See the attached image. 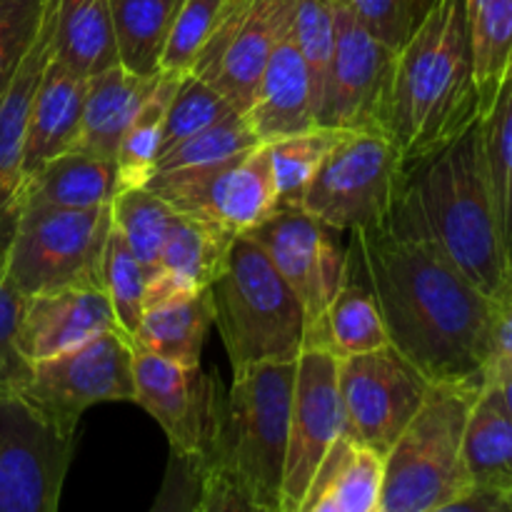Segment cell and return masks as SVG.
I'll return each instance as SVG.
<instances>
[{"label":"cell","mask_w":512,"mask_h":512,"mask_svg":"<svg viewBox=\"0 0 512 512\" xmlns=\"http://www.w3.org/2000/svg\"><path fill=\"white\" fill-rule=\"evenodd\" d=\"M480 383H435L383 458L380 512H435L470 490L463 433Z\"/></svg>","instance_id":"obj_6"},{"label":"cell","mask_w":512,"mask_h":512,"mask_svg":"<svg viewBox=\"0 0 512 512\" xmlns=\"http://www.w3.org/2000/svg\"><path fill=\"white\" fill-rule=\"evenodd\" d=\"M512 375V270L503 288L490 298L488 350H485L483 385Z\"/></svg>","instance_id":"obj_45"},{"label":"cell","mask_w":512,"mask_h":512,"mask_svg":"<svg viewBox=\"0 0 512 512\" xmlns=\"http://www.w3.org/2000/svg\"><path fill=\"white\" fill-rule=\"evenodd\" d=\"M383 455L353 443H335L295 512H380Z\"/></svg>","instance_id":"obj_24"},{"label":"cell","mask_w":512,"mask_h":512,"mask_svg":"<svg viewBox=\"0 0 512 512\" xmlns=\"http://www.w3.org/2000/svg\"><path fill=\"white\" fill-rule=\"evenodd\" d=\"M343 435L345 413L338 388V360L318 345H305L295 373L280 512L300 508L320 465Z\"/></svg>","instance_id":"obj_15"},{"label":"cell","mask_w":512,"mask_h":512,"mask_svg":"<svg viewBox=\"0 0 512 512\" xmlns=\"http://www.w3.org/2000/svg\"><path fill=\"white\" fill-rule=\"evenodd\" d=\"M465 15L475 85L485 108L512 70V0H465Z\"/></svg>","instance_id":"obj_32"},{"label":"cell","mask_w":512,"mask_h":512,"mask_svg":"<svg viewBox=\"0 0 512 512\" xmlns=\"http://www.w3.org/2000/svg\"><path fill=\"white\" fill-rule=\"evenodd\" d=\"M23 308L25 295L10 283L3 265H0V390L18 388L30 370L18 348Z\"/></svg>","instance_id":"obj_43"},{"label":"cell","mask_w":512,"mask_h":512,"mask_svg":"<svg viewBox=\"0 0 512 512\" xmlns=\"http://www.w3.org/2000/svg\"><path fill=\"white\" fill-rule=\"evenodd\" d=\"M183 0H110L115 53L128 73L160 75V58Z\"/></svg>","instance_id":"obj_30"},{"label":"cell","mask_w":512,"mask_h":512,"mask_svg":"<svg viewBox=\"0 0 512 512\" xmlns=\"http://www.w3.org/2000/svg\"><path fill=\"white\" fill-rule=\"evenodd\" d=\"M343 133L345 130L315 125L305 133L265 143L280 208H300L305 190L310 188L320 165Z\"/></svg>","instance_id":"obj_35"},{"label":"cell","mask_w":512,"mask_h":512,"mask_svg":"<svg viewBox=\"0 0 512 512\" xmlns=\"http://www.w3.org/2000/svg\"><path fill=\"white\" fill-rule=\"evenodd\" d=\"M465 0H438L395 58L388 138L403 175L480 118Z\"/></svg>","instance_id":"obj_3"},{"label":"cell","mask_w":512,"mask_h":512,"mask_svg":"<svg viewBox=\"0 0 512 512\" xmlns=\"http://www.w3.org/2000/svg\"><path fill=\"white\" fill-rule=\"evenodd\" d=\"M108 330L120 328L103 283L85 280L25 298L18 348L25 363L33 365L80 348Z\"/></svg>","instance_id":"obj_18"},{"label":"cell","mask_w":512,"mask_h":512,"mask_svg":"<svg viewBox=\"0 0 512 512\" xmlns=\"http://www.w3.org/2000/svg\"><path fill=\"white\" fill-rule=\"evenodd\" d=\"M145 188L170 203L175 213L230 238L250 235L280 208L265 145L200 173L153 175Z\"/></svg>","instance_id":"obj_11"},{"label":"cell","mask_w":512,"mask_h":512,"mask_svg":"<svg viewBox=\"0 0 512 512\" xmlns=\"http://www.w3.org/2000/svg\"><path fill=\"white\" fill-rule=\"evenodd\" d=\"M203 475V460L170 453L163 483L150 505V512H198Z\"/></svg>","instance_id":"obj_44"},{"label":"cell","mask_w":512,"mask_h":512,"mask_svg":"<svg viewBox=\"0 0 512 512\" xmlns=\"http://www.w3.org/2000/svg\"><path fill=\"white\" fill-rule=\"evenodd\" d=\"M233 113H238V110L228 103V98L220 90H215L198 75L183 73L178 78L173 98H170L168 113H165L163 150L173 148L180 140L220 123Z\"/></svg>","instance_id":"obj_39"},{"label":"cell","mask_w":512,"mask_h":512,"mask_svg":"<svg viewBox=\"0 0 512 512\" xmlns=\"http://www.w3.org/2000/svg\"><path fill=\"white\" fill-rule=\"evenodd\" d=\"M478 120L405 173L390 220L433 240L493 298L512 268L495 213Z\"/></svg>","instance_id":"obj_2"},{"label":"cell","mask_w":512,"mask_h":512,"mask_svg":"<svg viewBox=\"0 0 512 512\" xmlns=\"http://www.w3.org/2000/svg\"><path fill=\"white\" fill-rule=\"evenodd\" d=\"M73 453V428L0 390V512H58Z\"/></svg>","instance_id":"obj_9"},{"label":"cell","mask_w":512,"mask_h":512,"mask_svg":"<svg viewBox=\"0 0 512 512\" xmlns=\"http://www.w3.org/2000/svg\"><path fill=\"white\" fill-rule=\"evenodd\" d=\"M493 388L498 390L500 398H503V403L508 405V410L512 413V375H508V378L498 380V383H493Z\"/></svg>","instance_id":"obj_48"},{"label":"cell","mask_w":512,"mask_h":512,"mask_svg":"<svg viewBox=\"0 0 512 512\" xmlns=\"http://www.w3.org/2000/svg\"><path fill=\"white\" fill-rule=\"evenodd\" d=\"M338 388L345 435L385 458L425 403L433 383L388 345L338 360Z\"/></svg>","instance_id":"obj_12"},{"label":"cell","mask_w":512,"mask_h":512,"mask_svg":"<svg viewBox=\"0 0 512 512\" xmlns=\"http://www.w3.org/2000/svg\"><path fill=\"white\" fill-rule=\"evenodd\" d=\"M145 280H148V273L140 265V260L130 253V248L115 233V228H110L103 258H100V283L108 295L118 328L128 335L130 343H133L140 320H143Z\"/></svg>","instance_id":"obj_37"},{"label":"cell","mask_w":512,"mask_h":512,"mask_svg":"<svg viewBox=\"0 0 512 512\" xmlns=\"http://www.w3.org/2000/svg\"><path fill=\"white\" fill-rule=\"evenodd\" d=\"M360 23L378 40L398 53L420 20L428 13V0H345Z\"/></svg>","instance_id":"obj_42"},{"label":"cell","mask_w":512,"mask_h":512,"mask_svg":"<svg viewBox=\"0 0 512 512\" xmlns=\"http://www.w3.org/2000/svg\"><path fill=\"white\" fill-rule=\"evenodd\" d=\"M50 0H0V95L43 30Z\"/></svg>","instance_id":"obj_41"},{"label":"cell","mask_w":512,"mask_h":512,"mask_svg":"<svg viewBox=\"0 0 512 512\" xmlns=\"http://www.w3.org/2000/svg\"><path fill=\"white\" fill-rule=\"evenodd\" d=\"M53 55V0L43 30L0 95V263L23 208V153L35 93Z\"/></svg>","instance_id":"obj_19"},{"label":"cell","mask_w":512,"mask_h":512,"mask_svg":"<svg viewBox=\"0 0 512 512\" xmlns=\"http://www.w3.org/2000/svg\"><path fill=\"white\" fill-rule=\"evenodd\" d=\"M395 58L398 53L375 38L345 0H335V50L318 125L388 135Z\"/></svg>","instance_id":"obj_13"},{"label":"cell","mask_w":512,"mask_h":512,"mask_svg":"<svg viewBox=\"0 0 512 512\" xmlns=\"http://www.w3.org/2000/svg\"><path fill=\"white\" fill-rule=\"evenodd\" d=\"M115 198V163L68 150L25 183L23 208H108ZM20 208V210H23Z\"/></svg>","instance_id":"obj_26"},{"label":"cell","mask_w":512,"mask_h":512,"mask_svg":"<svg viewBox=\"0 0 512 512\" xmlns=\"http://www.w3.org/2000/svg\"><path fill=\"white\" fill-rule=\"evenodd\" d=\"M433 3H438V0H428V8H430V5H433Z\"/></svg>","instance_id":"obj_49"},{"label":"cell","mask_w":512,"mask_h":512,"mask_svg":"<svg viewBox=\"0 0 512 512\" xmlns=\"http://www.w3.org/2000/svg\"><path fill=\"white\" fill-rule=\"evenodd\" d=\"M225 3L228 0H183L180 3L163 58H160V73L183 75L193 68L223 15Z\"/></svg>","instance_id":"obj_40"},{"label":"cell","mask_w":512,"mask_h":512,"mask_svg":"<svg viewBox=\"0 0 512 512\" xmlns=\"http://www.w3.org/2000/svg\"><path fill=\"white\" fill-rule=\"evenodd\" d=\"M208 293L233 373L298 360L308 338L305 310L250 235L233 238Z\"/></svg>","instance_id":"obj_4"},{"label":"cell","mask_w":512,"mask_h":512,"mask_svg":"<svg viewBox=\"0 0 512 512\" xmlns=\"http://www.w3.org/2000/svg\"><path fill=\"white\" fill-rule=\"evenodd\" d=\"M293 23V0H228L213 35L188 73L228 98L238 113L253 103L275 43Z\"/></svg>","instance_id":"obj_14"},{"label":"cell","mask_w":512,"mask_h":512,"mask_svg":"<svg viewBox=\"0 0 512 512\" xmlns=\"http://www.w3.org/2000/svg\"><path fill=\"white\" fill-rule=\"evenodd\" d=\"M435 512H512V493L470 488L458 500Z\"/></svg>","instance_id":"obj_47"},{"label":"cell","mask_w":512,"mask_h":512,"mask_svg":"<svg viewBox=\"0 0 512 512\" xmlns=\"http://www.w3.org/2000/svg\"><path fill=\"white\" fill-rule=\"evenodd\" d=\"M210 328H213V303L208 290H203L145 308L133 345L173 363L200 365Z\"/></svg>","instance_id":"obj_29"},{"label":"cell","mask_w":512,"mask_h":512,"mask_svg":"<svg viewBox=\"0 0 512 512\" xmlns=\"http://www.w3.org/2000/svg\"><path fill=\"white\" fill-rule=\"evenodd\" d=\"M110 228V205L90 210L23 208L0 265L25 298L100 280Z\"/></svg>","instance_id":"obj_8"},{"label":"cell","mask_w":512,"mask_h":512,"mask_svg":"<svg viewBox=\"0 0 512 512\" xmlns=\"http://www.w3.org/2000/svg\"><path fill=\"white\" fill-rule=\"evenodd\" d=\"M470 488L512 493V413L493 385H480L463 433Z\"/></svg>","instance_id":"obj_25"},{"label":"cell","mask_w":512,"mask_h":512,"mask_svg":"<svg viewBox=\"0 0 512 512\" xmlns=\"http://www.w3.org/2000/svg\"><path fill=\"white\" fill-rule=\"evenodd\" d=\"M350 270L375 295L390 345L430 383L483 385L490 298L425 235L350 233Z\"/></svg>","instance_id":"obj_1"},{"label":"cell","mask_w":512,"mask_h":512,"mask_svg":"<svg viewBox=\"0 0 512 512\" xmlns=\"http://www.w3.org/2000/svg\"><path fill=\"white\" fill-rule=\"evenodd\" d=\"M398 150L385 133L345 130L305 190L300 208L338 233L378 230L403 190Z\"/></svg>","instance_id":"obj_7"},{"label":"cell","mask_w":512,"mask_h":512,"mask_svg":"<svg viewBox=\"0 0 512 512\" xmlns=\"http://www.w3.org/2000/svg\"><path fill=\"white\" fill-rule=\"evenodd\" d=\"M243 115L263 143L315 128L310 75L295 45L293 23L275 43L255 88L253 103Z\"/></svg>","instance_id":"obj_20"},{"label":"cell","mask_w":512,"mask_h":512,"mask_svg":"<svg viewBox=\"0 0 512 512\" xmlns=\"http://www.w3.org/2000/svg\"><path fill=\"white\" fill-rule=\"evenodd\" d=\"M265 145L243 113H233L220 123L180 140L163 150L155 160L153 175H185L218 168L228 160L240 158L250 150Z\"/></svg>","instance_id":"obj_34"},{"label":"cell","mask_w":512,"mask_h":512,"mask_svg":"<svg viewBox=\"0 0 512 512\" xmlns=\"http://www.w3.org/2000/svg\"><path fill=\"white\" fill-rule=\"evenodd\" d=\"M160 75H133L123 65H110L103 73L88 78L83 118H80L75 153L93 158L115 160L125 130L133 123L135 113L155 88Z\"/></svg>","instance_id":"obj_23"},{"label":"cell","mask_w":512,"mask_h":512,"mask_svg":"<svg viewBox=\"0 0 512 512\" xmlns=\"http://www.w3.org/2000/svg\"><path fill=\"white\" fill-rule=\"evenodd\" d=\"M175 218L178 213L170 208V203H165L148 188L123 190L110 203V220H113L115 233L140 260L145 273L153 270Z\"/></svg>","instance_id":"obj_36"},{"label":"cell","mask_w":512,"mask_h":512,"mask_svg":"<svg viewBox=\"0 0 512 512\" xmlns=\"http://www.w3.org/2000/svg\"><path fill=\"white\" fill-rule=\"evenodd\" d=\"M135 345L120 330H108L80 348L30 365L18 385L25 400L65 428L100 403H133Z\"/></svg>","instance_id":"obj_10"},{"label":"cell","mask_w":512,"mask_h":512,"mask_svg":"<svg viewBox=\"0 0 512 512\" xmlns=\"http://www.w3.org/2000/svg\"><path fill=\"white\" fill-rule=\"evenodd\" d=\"M230 243V235L178 213L145 280L143 310L208 290L223 270Z\"/></svg>","instance_id":"obj_21"},{"label":"cell","mask_w":512,"mask_h":512,"mask_svg":"<svg viewBox=\"0 0 512 512\" xmlns=\"http://www.w3.org/2000/svg\"><path fill=\"white\" fill-rule=\"evenodd\" d=\"M133 403L163 428L170 453L208 460L223 398L220 380L200 365H180L135 348Z\"/></svg>","instance_id":"obj_17"},{"label":"cell","mask_w":512,"mask_h":512,"mask_svg":"<svg viewBox=\"0 0 512 512\" xmlns=\"http://www.w3.org/2000/svg\"><path fill=\"white\" fill-rule=\"evenodd\" d=\"M293 38L308 68L315 125H318L335 50V0H293Z\"/></svg>","instance_id":"obj_38"},{"label":"cell","mask_w":512,"mask_h":512,"mask_svg":"<svg viewBox=\"0 0 512 512\" xmlns=\"http://www.w3.org/2000/svg\"><path fill=\"white\" fill-rule=\"evenodd\" d=\"M478 123L495 213L512 268V70L483 108Z\"/></svg>","instance_id":"obj_33"},{"label":"cell","mask_w":512,"mask_h":512,"mask_svg":"<svg viewBox=\"0 0 512 512\" xmlns=\"http://www.w3.org/2000/svg\"><path fill=\"white\" fill-rule=\"evenodd\" d=\"M85 90L88 78L50 55L30 113L23 153V190L48 160L73 150L83 118Z\"/></svg>","instance_id":"obj_22"},{"label":"cell","mask_w":512,"mask_h":512,"mask_svg":"<svg viewBox=\"0 0 512 512\" xmlns=\"http://www.w3.org/2000/svg\"><path fill=\"white\" fill-rule=\"evenodd\" d=\"M305 345H318L328 350L335 360L373 353L390 345L388 328L375 303V295L353 270L323 318L308 328Z\"/></svg>","instance_id":"obj_27"},{"label":"cell","mask_w":512,"mask_h":512,"mask_svg":"<svg viewBox=\"0 0 512 512\" xmlns=\"http://www.w3.org/2000/svg\"><path fill=\"white\" fill-rule=\"evenodd\" d=\"M53 58L85 78L118 65L110 0H53Z\"/></svg>","instance_id":"obj_28"},{"label":"cell","mask_w":512,"mask_h":512,"mask_svg":"<svg viewBox=\"0 0 512 512\" xmlns=\"http://www.w3.org/2000/svg\"><path fill=\"white\" fill-rule=\"evenodd\" d=\"M300 300L308 328L323 318L350 273V250L338 230L303 208H278L250 233Z\"/></svg>","instance_id":"obj_16"},{"label":"cell","mask_w":512,"mask_h":512,"mask_svg":"<svg viewBox=\"0 0 512 512\" xmlns=\"http://www.w3.org/2000/svg\"><path fill=\"white\" fill-rule=\"evenodd\" d=\"M198 512H275L253 498L235 475L218 465H205Z\"/></svg>","instance_id":"obj_46"},{"label":"cell","mask_w":512,"mask_h":512,"mask_svg":"<svg viewBox=\"0 0 512 512\" xmlns=\"http://www.w3.org/2000/svg\"><path fill=\"white\" fill-rule=\"evenodd\" d=\"M180 75L160 73L158 83L150 90L148 98L135 113L133 123L125 130L120 148L115 153V195L123 190L145 188L153 178L155 160L163 150V128L165 113H168L170 98L178 88Z\"/></svg>","instance_id":"obj_31"},{"label":"cell","mask_w":512,"mask_h":512,"mask_svg":"<svg viewBox=\"0 0 512 512\" xmlns=\"http://www.w3.org/2000/svg\"><path fill=\"white\" fill-rule=\"evenodd\" d=\"M295 373L298 360L233 373V383L220 398L205 460L235 475L255 500L275 512H280Z\"/></svg>","instance_id":"obj_5"}]
</instances>
